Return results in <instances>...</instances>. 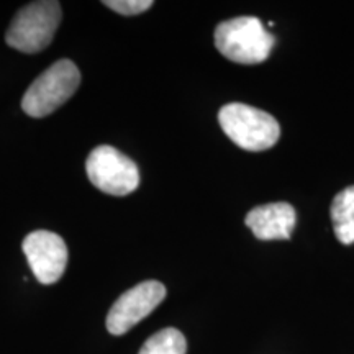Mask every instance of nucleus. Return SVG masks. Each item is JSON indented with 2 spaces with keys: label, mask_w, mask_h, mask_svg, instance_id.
<instances>
[{
  "label": "nucleus",
  "mask_w": 354,
  "mask_h": 354,
  "mask_svg": "<svg viewBox=\"0 0 354 354\" xmlns=\"http://www.w3.org/2000/svg\"><path fill=\"white\" fill-rule=\"evenodd\" d=\"M81 84V73L71 59L56 61L26 88L21 109L33 118L51 115L66 104Z\"/></svg>",
  "instance_id": "4"
},
{
  "label": "nucleus",
  "mask_w": 354,
  "mask_h": 354,
  "mask_svg": "<svg viewBox=\"0 0 354 354\" xmlns=\"http://www.w3.org/2000/svg\"><path fill=\"white\" fill-rule=\"evenodd\" d=\"M61 3L56 0L32 2L17 12L6 33V41L17 51L35 55L46 50L61 25Z\"/></svg>",
  "instance_id": "2"
},
{
  "label": "nucleus",
  "mask_w": 354,
  "mask_h": 354,
  "mask_svg": "<svg viewBox=\"0 0 354 354\" xmlns=\"http://www.w3.org/2000/svg\"><path fill=\"white\" fill-rule=\"evenodd\" d=\"M187 342L176 328H165L146 339L138 354H185Z\"/></svg>",
  "instance_id": "10"
},
{
  "label": "nucleus",
  "mask_w": 354,
  "mask_h": 354,
  "mask_svg": "<svg viewBox=\"0 0 354 354\" xmlns=\"http://www.w3.org/2000/svg\"><path fill=\"white\" fill-rule=\"evenodd\" d=\"M21 248L39 284L51 286L63 277L68 266V246L59 234L38 230L25 238Z\"/></svg>",
  "instance_id": "7"
},
{
  "label": "nucleus",
  "mask_w": 354,
  "mask_h": 354,
  "mask_svg": "<svg viewBox=\"0 0 354 354\" xmlns=\"http://www.w3.org/2000/svg\"><path fill=\"white\" fill-rule=\"evenodd\" d=\"M331 221L335 234L343 245L354 243V185L338 192L331 202Z\"/></svg>",
  "instance_id": "9"
},
{
  "label": "nucleus",
  "mask_w": 354,
  "mask_h": 354,
  "mask_svg": "<svg viewBox=\"0 0 354 354\" xmlns=\"http://www.w3.org/2000/svg\"><path fill=\"white\" fill-rule=\"evenodd\" d=\"M166 299V287L159 281H145L131 287L118 297L109 310L107 330L110 335L120 336L145 320Z\"/></svg>",
  "instance_id": "6"
},
{
  "label": "nucleus",
  "mask_w": 354,
  "mask_h": 354,
  "mask_svg": "<svg viewBox=\"0 0 354 354\" xmlns=\"http://www.w3.org/2000/svg\"><path fill=\"white\" fill-rule=\"evenodd\" d=\"M295 221H297V214L294 207L287 202L254 207L245 218V223L261 241L289 240Z\"/></svg>",
  "instance_id": "8"
},
{
  "label": "nucleus",
  "mask_w": 354,
  "mask_h": 354,
  "mask_svg": "<svg viewBox=\"0 0 354 354\" xmlns=\"http://www.w3.org/2000/svg\"><path fill=\"white\" fill-rule=\"evenodd\" d=\"M104 6L112 8L113 12L120 13V15L133 17L149 10L154 6V2L151 0H105Z\"/></svg>",
  "instance_id": "11"
},
{
  "label": "nucleus",
  "mask_w": 354,
  "mask_h": 354,
  "mask_svg": "<svg viewBox=\"0 0 354 354\" xmlns=\"http://www.w3.org/2000/svg\"><path fill=\"white\" fill-rule=\"evenodd\" d=\"M218 122L225 135L246 151H266L281 136V127L272 115L238 102L220 109Z\"/></svg>",
  "instance_id": "3"
},
{
  "label": "nucleus",
  "mask_w": 354,
  "mask_h": 354,
  "mask_svg": "<svg viewBox=\"0 0 354 354\" xmlns=\"http://www.w3.org/2000/svg\"><path fill=\"white\" fill-rule=\"evenodd\" d=\"M274 37L256 17H236L215 28V46L227 59L238 64L264 63L271 55Z\"/></svg>",
  "instance_id": "1"
},
{
  "label": "nucleus",
  "mask_w": 354,
  "mask_h": 354,
  "mask_svg": "<svg viewBox=\"0 0 354 354\" xmlns=\"http://www.w3.org/2000/svg\"><path fill=\"white\" fill-rule=\"evenodd\" d=\"M86 171L88 180L110 196H128L140 185L138 166L113 146H97L88 154Z\"/></svg>",
  "instance_id": "5"
}]
</instances>
